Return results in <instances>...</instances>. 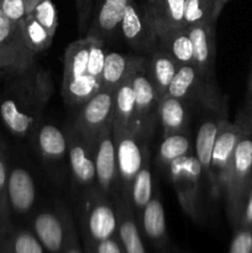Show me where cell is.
Here are the masks:
<instances>
[{
    "label": "cell",
    "instance_id": "6da1fadb",
    "mask_svg": "<svg viewBox=\"0 0 252 253\" xmlns=\"http://www.w3.org/2000/svg\"><path fill=\"white\" fill-rule=\"evenodd\" d=\"M6 78L0 95V120L12 136L30 140L53 94L52 77L36 62L29 71Z\"/></svg>",
    "mask_w": 252,
    "mask_h": 253
},
{
    "label": "cell",
    "instance_id": "7a4b0ae2",
    "mask_svg": "<svg viewBox=\"0 0 252 253\" xmlns=\"http://www.w3.org/2000/svg\"><path fill=\"white\" fill-rule=\"evenodd\" d=\"M105 42L82 37L72 42L63 56L62 96L67 105L81 106L101 89Z\"/></svg>",
    "mask_w": 252,
    "mask_h": 253
},
{
    "label": "cell",
    "instance_id": "3957f363",
    "mask_svg": "<svg viewBox=\"0 0 252 253\" xmlns=\"http://www.w3.org/2000/svg\"><path fill=\"white\" fill-rule=\"evenodd\" d=\"M76 198L84 245H93L116 236L118 211L111 198L106 197L96 185L83 190Z\"/></svg>",
    "mask_w": 252,
    "mask_h": 253
},
{
    "label": "cell",
    "instance_id": "277c9868",
    "mask_svg": "<svg viewBox=\"0 0 252 253\" xmlns=\"http://www.w3.org/2000/svg\"><path fill=\"white\" fill-rule=\"evenodd\" d=\"M167 94L227 118V98L220 93L216 79L203 76L193 63L179 67Z\"/></svg>",
    "mask_w": 252,
    "mask_h": 253
},
{
    "label": "cell",
    "instance_id": "5b68a950",
    "mask_svg": "<svg viewBox=\"0 0 252 253\" xmlns=\"http://www.w3.org/2000/svg\"><path fill=\"white\" fill-rule=\"evenodd\" d=\"M237 120V119H236ZM244 126V125H242ZM245 128V127H244ZM252 184V136L246 130L235 150L224 193L225 209L232 229L237 227L244 200Z\"/></svg>",
    "mask_w": 252,
    "mask_h": 253
},
{
    "label": "cell",
    "instance_id": "8992f818",
    "mask_svg": "<svg viewBox=\"0 0 252 253\" xmlns=\"http://www.w3.org/2000/svg\"><path fill=\"white\" fill-rule=\"evenodd\" d=\"M167 170L180 208L188 217L200 224L204 219L203 183L205 180L194 153L170 163Z\"/></svg>",
    "mask_w": 252,
    "mask_h": 253
},
{
    "label": "cell",
    "instance_id": "52a82bcc",
    "mask_svg": "<svg viewBox=\"0 0 252 253\" xmlns=\"http://www.w3.org/2000/svg\"><path fill=\"white\" fill-rule=\"evenodd\" d=\"M36 54L26 41L22 22H12L0 10V74L16 76L36 63Z\"/></svg>",
    "mask_w": 252,
    "mask_h": 253
},
{
    "label": "cell",
    "instance_id": "ba28073f",
    "mask_svg": "<svg viewBox=\"0 0 252 253\" xmlns=\"http://www.w3.org/2000/svg\"><path fill=\"white\" fill-rule=\"evenodd\" d=\"M245 128L239 120L231 123L227 118H224L220 125L219 132L215 138L214 148H212L211 163V187L209 192L212 199L224 198L225 187H226L227 174L235 150L244 133Z\"/></svg>",
    "mask_w": 252,
    "mask_h": 253
},
{
    "label": "cell",
    "instance_id": "9c48e42d",
    "mask_svg": "<svg viewBox=\"0 0 252 253\" xmlns=\"http://www.w3.org/2000/svg\"><path fill=\"white\" fill-rule=\"evenodd\" d=\"M119 170V194L125 197L131 180L143 167L150 152V138L133 130L114 132Z\"/></svg>",
    "mask_w": 252,
    "mask_h": 253
},
{
    "label": "cell",
    "instance_id": "30bf717a",
    "mask_svg": "<svg viewBox=\"0 0 252 253\" xmlns=\"http://www.w3.org/2000/svg\"><path fill=\"white\" fill-rule=\"evenodd\" d=\"M74 226L73 216L61 203L35 212L31 219L32 232L48 253L63 252Z\"/></svg>",
    "mask_w": 252,
    "mask_h": 253
},
{
    "label": "cell",
    "instance_id": "8fae6325",
    "mask_svg": "<svg viewBox=\"0 0 252 253\" xmlns=\"http://www.w3.org/2000/svg\"><path fill=\"white\" fill-rule=\"evenodd\" d=\"M120 34L126 43L142 56H150L160 48L155 24L147 5L132 0L124 11Z\"/></svg>",
    "mask_w": 252,
    "mask_h": 253
},
{
    "label": "cell",
    "instance_id": "7c38bea8",
    "mask_svg": "<svg viewBox=\"0 0 252 253\" xmlns=\"http://www.w3.org/2000/svg\"><path fill=\"white\" fill-rule=\"evenodd\" d=\"M148 56L131 73V83L135 91V121L133 131L147 138H152L158 124V98L148 74Z\"/></svg>",
    "mask_w": 252,
    "mask_h": 253
},
{
    "label": "cell",
    "instance_id": "4fadbf2b",
    "mask_svg": "<svg viewBox=\"0 0 252 253\" xmlns=\"http://www.w3.org/2000/svg\"><path fill=\"white\" fill-rule=\"evenodd\" d=\"M66 132L68 138V167L77 195L96 185L94 141L84 136L73 124L67 126Z\"/></svg>",
    "mask_w": 252,
    "mask_h": 253
},
{
    "label": "cell",
    "instance_id": "5bb4252c",
    "mask_svg": "<svg viewBox=\"0 0 252 253\" xmlns=\"http://www.w3.org/2000/svg\"><path fill=\"white\" fill-rule=\"evenodd\" d=\"M94 163L96 187L114 200L119 195V170L113 124L106 126L94 140Z\"/></svg>",
    "mask_w": 252,
    "mask_h": 253
},
{
    "label": "cell",
    "instance_id": "9a60e30c",
    "mask_svg": "<svg viewBox=\"0 0 252 253\" xmlns=\"http://www.w3.org/2000/svg\"><path fill=\"white\" fill-rule=\"evenodd\" d=\"M114 91L100 89L79 106L73 124L84 136L95 140L99 133L113 124Z\"/></svg>",
    "mask_w": 252,
    "mask_h": 253
},
{
    "label": "cell",
    "instance_id": "2e32d148",
    "mask_svg": "<svg viewBox=\"0 0 252 253\" xmlns=\"http://www.w3.org/2000/svg\"><path fill=\"white\" fill-rule=\"evenodd\" d=\"M6 199L10 215L27 216L35 209L37 200V187L27 168L10 166L6 182Z\"/></svg>",
    "mask_w": 252,
    "mask_h": 253
},
{
    "label": "cell",
    "instance_id": "e0dca14e",
    "mask_svg": "<svg viewBox=\"0 0 252 253\" xmlns=\"http://www.w3.org/2000/svg\"><path fill=\"white\" fill-rule=\"evenodd\" d=\"M30 141L42 162L53 169L68 162V138L66 130L42 121L34 131Z\"/></svg>",
    "mask_w": 252,
    "mask_h": 253
},
{
    "label": "cell",
    "instance_id": "ac0fdd59",
    "mask_svg": "<svg viewBox=\"0 0 252 253\" xmlns=\"http://www.w3.org/2000/svg\"><path fill=\"white\" fill-rule=\"evenodd\" d=\"M193 44V64L208 78L215 79L216 63V24L200 22L187 29Z\"/></svg>",
    "mask_w": 252,
    "mask_h": 253
},
{
    "label": "cell",
    "instance_id": "d6986e66",
    "mask_svg": "<svg viewBox=\"0 0 252 253\" xmlns=\"http://www.w3.org/2000/svg\"><path fill=\"white\" fill-rule=\"evenodd\" d=\"M132 0H95L90 27L84 37L111 41L120 34V22L124 11Z\"/></svg>",
    "mask_w": 252,
    "mask_h": 253
},
{
    "label": "cell",
    "instance_id": "ffe728a7",
    "mask_svg": "<svg viewBox=\"0 0 252 253\" xmlns=\"http://www.w3.org/2000/svg\"><path fill=\"white\" fill-rule=\"evenodd\" d=\"M137 220L141 232L150 241L156 252L161 253L172 249L168 237L165 207L158 194H153L152 199L141 211Z\"/></svg>",
    "mask_w": 252,
    "mask_h": 253
},
{
    "label": "cell",
    "instance_id": "44dd1931",
    "mask_svg": "<svg viewBox=\"0 0 252 253\" xmlns=\"http://www.w3.org/2000/svg\"><path fill=\"white\" fill-rule=\"evenodd\" d=\"M118 211V236L124 253H147L137 216L130 203L123 195L114 198Z\"/></svg>",
    "mask_w": 252,
    "mask_h": 253
},
{
    "label": "cell",
    "instance_id": "7402d4cb",
    "mask_svg": "<svg viewBox=\"0 0 252 253\" xmlns=\"http://www.w3.org/2000/svg\"><path fill=\"white\" fill-rule=\"evenodd\" d=\"M225 116L211 114L209 118H205L200 123L198 127L197 135L194 140V156L202 168L203 177H204L205 184L208 185V189L211 187V169H210V163H211L212 148H214L215 138L219 132L220 125Z\"/></svg>",
    "mask_w": 252,
    "mask_h": 253
},
{
    "label": "cell",
    "instance_id": "603a6c76",
    "mask_svg": "<svg viewBox=\"0 0 252 253\" xmlns=\"http://www.w3.org/2000/svg\"><path fill=\"white\" fill-rule=\"evenodd\" d=\"M152 20L160 48L169 53L180 66L193 63V44L187 29L168 26L157 20Z\"/></svg>",
    "mask_w": 252,
    "mask_h": 253
},
{
    "label": "cell",
    "instance_id": "cb8c5ba5",
    "mask_svg": "<svg viewBox=\"0 0 252 253\" xmlns=\"http://www.w3.org/2000/svg\"><path fill=\"white\" fill-rule=\"evenodd\" d=\"M146 59L147 56L142 54H124L108 51L101 72V89L115 91V89Z\"/></svg>",
    "mask_w": 252,
    "mask_h": 253
},
{
    "label": "cell",
    "instance_id": "d4e9b609",
    "mask_svg": "<svg viewBox=\"0 0 252 253\" xmlns=\"http://www.w3.org/2000/svg\"><path fill=\"white\" fill-rule=\"evenodd\" d=\"M189 104L166 93L158 99V123L162 136L185 131L189 125Z\"/></svg>",
    "mask_w": 252,
    "mask_h": 253
},
{
    "label": "cell",
    "instance_id": "484cf974",
    "mask_svg": "<svg viewBox=\"0 0 252 253\" xmlns=\"http://www.w3.org/2000/svg\"><path fill=\"white\" fill-rule=\"evenodd\" d=\"M179 67L180 64L169 53L161 48L156 49L148 56V74L158 99L168 91Z\"/></svg>",
    "mask_w": 252,
    "mask_h": 253
},
{
    "label": "cell",
    "instance_id": "4316f807",
    "mask_svg": "<svg viewBox=\"0 0 252 253\" xmlns=\"http://www.w3.org/2000/svg\"><path fill=\"white\" fill-rule=\"evenodd\" d=\"M135 113V91L131 83V77H127L114 91V132L132 130Z\"/></svg>",
    "mask_w": 252,
    "mask_h": 253
},
{
    "label": "cell",
    "instance_id": "83f0119b",
    "mask_svg": "<svg viewBox=\"0 0 252 253\" xmlns=\"http://www.w3.org/2000/svg\"><path fill=\"white\" fill-rule=\"evenodd\" d=\"M0 253H46L36 235L11 224L0 235Z\"/></svg>",
    "mask_w": 252,
    "mask_h": 253
},
{
    "label": "cell",
    "instance_id": "f1b7e54d",
    "mask_svg": "<svg viewBox=\"0 0 252 253\" xmlns=\"http://www.w3.org/2000/svg\"><path fill=\"white\" fill-rule=\"evenodd\" d=\"M194 153L192 137L187 130L162 136L157 148V162L167 169L174 161Z\"/></svg>",
    "mask_w": 252,
    "mask_h": 253
},
{
    "label": "cell",
    "instance_id": "f546056e",
    "mask_svg": "<svg viewBox=\"0 0 252 253\" xmlns=\"http://www.w3.org/2000/svg\"><path fill=\"white\" fill-rule=\"evenodd\" d=\"M153 194L155 193H153L152 172H151V157H148L143 167L138 170L135 178L131 180L125 198L130 203L136 216L138 217L141 211L145 209L146 205L152 199Z\"/></svg>",
    "mask_w": 252,
    "mask_h": 253
},
{
    "label": "cell",
    "instance_id": "4dcf8cb0",
    "mask_svg": "<svg viewBox=\"0 0 252 253\" xmlns=\"http://www.w3.org/2000/svg\"><path fill=\"white\" fill-rule=\"evenodd\" d=\"M147 7L152 19L168 26L185 29V0H156L155 4Z\"/></svg>",
    "mask_w": 252,
    "mask_h": 253
},
{
    "label": "cell",
    "instance_id": "1f68e13d",
    "mask_svg": "<svg viewBox=\"0 0 252 253\" xmlns=\"http://www.w3.org/2000/svg\"><path fill=\"white\" fill-rule=\"evenodd\" d=\"M22 26L27 43L36 56L49 48L53 41V36L34 16L30 14L27 15L22 22Z\"/></svg>",
    "mask_w": 252,
    "mask_h": 253
},
{
    "label": "cell",
    "instance_id": "d6a6232c",
    "mask_svg": "<svg viewBox=\"0 0 252 253\" xmlns=\"http://www.w3.org/2000/svg\"><path fill=\"white\" fill-rule=\"evenodd\" d=\"M214 4L215 0H185V29L200 22L211 21Z\"/></svg>",
    "mask_w": 252,
    "mask_h": 253
},
{
    "label": "cell",
    "instance_id": "836d02e7",
    "mask_svg": "<svg viewBox=\"0 0 252 253\" xmlns=\"http://www.w3.org/2000/svg\"><path fill=\"white\" fill-rule=\"evenodd\" d=\"M52 36L54 37L58 27V11L52 0H41L30 12Z\"/></svg>",
    "mask_w": 252,
    "mask_h": 253
},
{
    "label": "cell",
    "instance_id": "e575fe53",
    "mask_svg": "<svg viewBox=\"0 0 252 253\" xmlns=\"http://www.w3.org/2000/svg\"><path fill=\"white\" fill-rule=\"evenodd\" d=\"M9 160L5 143L0 138V216L5 222H12L6 199V182L9 174Z\"/></svg>",
    "mask_w": 252,
    "mask_h": 253
},
{
    "label": "cell",
    "instance_id": "d590c367",
    "mask_svg": "<svg viewBox=\"0 0 252 253\" xmlns=\"http://www.w3.org/2000/svg\"><path fill=\"white\" fill-rule=\"evenodd\" d=\"M252 252V227L239 226L234 229L231 242L227 253Z\"/></svg>",
    "mask_w": 252,
    "mask_h": 253
},
{
    "label": "cell",
    "instance_id": "8d00e7d4",
    "mask_svg": "<svg viewBox=\"0 0 252 253\" xmlns=\"http://www.w3.org/2000/svg\"><path fill=\"white\" fill-rule=\"evenodd\" d=\"M94 5H95V0H76L78 31L83 37L85 36L89 27H90L91 19H93Z\"/></svg>",
    "mask_w": 252,
    "mask_h": 253
},
{
    "label": "cell",
    "instance_id": "74e56055",
    "mask_svg": "<svg viewBox=\"0 0 252 253\" xmlns=\"http://www.w3.org/2000/svg\"><path fill=\"white\" fill-rule=\"evenodd\" d=\"M0 10L12 22H24L29 15L25 0H0Z\"/></svg>",
    "mask_w": 252,
    "mask_h": 253
},
{
    "label": "cell",
    "instance_id": "f35d334b",
    "mask_svg": "<svg viewBox=\"0 0 252 253\" xmlns=\"http://www.w3.org/2000/svg\"><path fill=\"white\" fill-rule=\"evenodd\" d=\"M84 253H124L118 236L93 245H84Z\"/></svg>",
    "mask_w": 252,
    "mask_h": 253
},
{
    "label": "cell",
    "instance_id": "ab89813d",
    "mask_svg": "<svg viewBox=\"0 0 252 253\" xmlns=\"http://www.w3.org/2000/svg\"><path fill=\"white\" fill-rule=\"evenodd\" d=\"M239 226H247L252 227V184L250 187L249 192H247L246 198L244 200V205H242L241 214H240ZM236 229V227H235Z\"/></svg>",
    "mask_w": 252,
    "mask_h": 253
},
{
    "label": "cell",
    "instance_id": "60d3db41",
    "mask_svg": "<svg viewBox=\"0 0 252 253\" xmlns=\"http://www.w3.org/2000/svg\"><path fill=\"white\" fill-rule=\"evenodd\" d=\"M62 253H84V249L82 247L81 241H79V235L77 226H74L72 229L68 240H67L66 247H64Z\"/></svg>",
    "mask_w": 252,
    "mask_h": 253
},
{
    "label": "cell",
    "instance_id": "b9f144b4",
    "mask_svg": "<svg viewBox=\"0 0 252 253\" xmlns=\"http://www.w3.org/2000/svg\"><path fill=\"white\" fill-rule=\"evenodd\" d=\"M237 120L244 125L245 130L252 136V103H246L245 108L237 116Z\"/></svg>",
    "mask_w": 252,
    "mask_h": 253
},
{
    "label": "cell",
    "instance_id": "7bdbcfd3",
    "mask_svg": "<svg viewBox=\"0 0 252 253\" xmlns=\"http://www.w3.org/2000/svg\"><path fill=\"white\" fill-rule=\"evenodd\" d=\"M230 0H215L214 9H212V12H211V21L214 22V24H216L217 19H219L222 10H224V7L226 6V4Z\"/></svg>",
    "mask_w": 252,
    "mask_h": 253
},
{
    "label": "cell",
    "instance_id": "ee69618b",
    "mask_svg": "<svg viewBox=\"0 0 252 253\" xmlns=\"http://www.w3.org/2000/svg\"><path fill=\"white\" fill-rule=\"evenodd\" d=\"M246 101H252V69H251V73H250V77H249V82H247Z\"/></svg>",
    "mask_w": 252,
    "mask_h": 253
},
{
    "label": "cell",
    "instance_id": "f6af8a7d",
    "mask_svg": "<svg viewBox=\"0 0 252 253\" xmlns=\"http://www.w3.org/2000/svg\"><path fill=\"white\" fill-rule=\"evenodd\" d=\"M41 1V0H25V2H26V7H27V12H31V10L34 9L35 6H36L39 2Z\"/></svg>",
    "mask_w": 252,
    "mask_h": 253
},
{
    "label": "cell",
    "instance_id": "bcb514c9",
    "mask_svg": "<svg viewBox=\"0 0 252 253\" xmlns=\"http://www.w3.org/2000/svg\"><path fill=\"white\" fill-rule=\"evenodd\" d=\"M11 224H12V222H5L4 220L1 219V216H0V235H1L2 231H4V230L6 229L7 226H10Z\"/></svg>",
    "mask_w": 252,
    "mask_h": 253
},
{
    "label": "cell",
    "instance_id": "7dc6e473",
    "mask_svg": "<svg viewBox=\"0 0 252 253\" xmlns=\"http://www.w3.org/2000/svg\"><path fill=\"white\" fill-rule=\"evenodd\" d=\"M145 1H146V4H147V5H150V6H151V5H153V4H155V2H156V0H145Z\"/></svg>",
    "mask_w": 252,
    "mask_h": 253
},
{
    "label": "cell",
    "instance_id": "c3c4849f",
    "mask_svg": "<svg viewBox=\"0 0 252 253\" xmlns=\"http://www.w3.org/2000/svg\"><path fill=\"white\" fill-rule=\"evenodd\" d=\"M161 253H173V250L170 249V250H167V251H163V252H161Z\"/></svg>",
    "mask_w": 252,
    "mask_h": 253
},
{
    "label": "cell",
    "instance_id": "681fc988",
    "mask_svg": "<svg viewBox=\"0 0 252 253\" xmlns=\"http://www.w3.org/2000/svg\"><path fill=\"white\" fill-rule=\"evenodd\" d=\"M0 77H1V74H0ZM0 95H1V89H0Z\"/></svg>",
    "mask_w": 252,
    "mask_h": 253
},
{
    "label": "cell",
    "instance_id": "f907efd6",
    "mask_svg": "<svg viewBox=\"0 0 252 253\" xmlns=\"http://www.w3.org/2000/svg\"><path fill=\"white\" fill-rule=\"evenodd\" d=\"M246 103H252V101H246Z\"/></svg>",
    "mask_w": 252,
    "mask_h": 253
},
{
    "label": "cell",
    "instance_id": "816d5d0a",
    "mask_svg": "<svg viewBox=\"0 0 252 253\" xmlns=\"http://www.w3.org/2000/svg\"><path fill=\"white\" fill-rule=\"evenodd\" d=\"M173 253H174V251H173Z\"/></svg>",
    "mask_w": 252,
    "mask_h": 253
},
{
    "label": "cell",
    "instance_id": "f5cc1de1",
    "mask_svg": "<svg viewBox=\"0 0 252 253\" xmlns=\"http://www.w3.org/2000/svg\"><path fill=\"white\" fill-rule=\"evenodd\" d=\"M251 253H252V252H251Z\"/></svg>",
    "mask_w": 252,
    "mask_h": 253
}]
</instances>
